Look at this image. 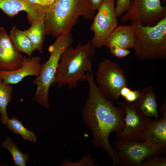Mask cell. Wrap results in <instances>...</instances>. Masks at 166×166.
Listing matches in <instances>:
<instances>
[{
	"instance_id": "cell-1",
	"label": "cell",
	"mask_w": 166,
	"mask_h": 166,
	"mask_svg": "<svg viewBox=\"0 0 166 166\" xmlns=\"http://www.w3.org/2000/svg\"><path fill=\"white\" fill-rule=\"evenodd\" d=\"M88 97L82 110L84 121L92 133V142L97 148L105 151L113 162V166L120 165L119 153L109 144V137L113 132H122L125 126L124 108L116 107L108 100L97 85L92 72L88 74Z\"/></svg>"
},
{
	"instance_id": "cell-2",
	"label": "cell",
	"mask_w": 166,
	"mask_h": 166,
	"mask_svg": "<svg viewBox=\"0 0 166 166\" xmlns=\"http://www.w3.org/2000/svg\"><path fill=\"white\" fill-rule=\"evenodd\" d=\"M96 53L90 41L67 48L60 57L52 85L56 84L59 88H76L78 83L86 81L87 75L92 72L91 59Z\"/></svg>"
},
{
	"instance_id": "cell-3",
	"label": "cell",
	"mask_w": 166,
	"mask_h": 166,
	"mask_svg": "<svg viewBox=\"0 0 166 166\" xmlns=\"http://www.w3.org/2000/svg\"><path fill=\"white\" fill-rule=\"evenodd\" d=\"M43 7L45 35L54 37L71 33L79 16L93 19L96 14L88 0H57Z\"/></svg>"
},
{
	"instance_id": "cell-4",
	"label": "cell",
	"mask_w": 166,
	"mask_h": 166,
	"mask_svg": "<svg viewBox=\"0 0 166 166\" xmlns=\"http://www.w3.org/2000/svg\"><path fill=\"white\" fill-rule=\"evenodd\" d=\"M135 36V56L141 60L162 61L166 58V17L153 26L131 22Z\"/></svg>"
},
{
	"instance_id": "cell-5",
	"label": "cell",
	"mask_w": 166,
	"mask_h": 166,
	"mask_svg": "<svg viewBox=\"0 0 166 166\" xmlns=\"http://www.w3.org/2000/svg\"><path fill=\"white\" fill-rule=\"evenodd\" d=\"M73 42L71 33L56 37L54 42L49 48L50 53L49 59L42 65L40 74L33 81V84L37 86L33 99L46 109L49 108V88L53 82L60 57Z\"/></svg>"
},
{
	"instance_id": "cell-6",
	"label": "cell",
	"mask_w": 166,
	"mask_h": 166,
	"mask_svg": "<svg viewBox=\"0 0 166 166\" xmlns=\"http://www.w3.org/2000/svg\"><path fill=\"white\" fill-rule=\"evenodd\" d=\"M96 81L105 96L113 101L119 99L122 87L128 86L123 69L118 63L109 58H105L98 63Z\"/></svg>"
},
{
	"instance_id": "cell-7",
	"label": "cell",
	"mask_w": 166,
	"mask_h": 166,
	"mask_svg": "<svg viewBox=\"0 0 166 166\" xmlns=\"http://www.w3.org/2000/svg\"><path fill=\"white\" fill-rule=\"evenodd\" d=\"M166 17V6L160 0H131L130 8L120 22L137 21L142 26H153Z\"/></svg>"
},
{
	"instance_id": "cell-8",
	"label": "cell",
	"mask_w": 166,
	"mask_h": 166,
	"mask_svg": "<svg viewBox=\"0 0 166 166\" xmlns=\"http://www.w3.org/2000/svg\"><path fill=\"white\" fill-rule=\"evenodd\" d=\"M116 0H104L95 15L90 29L94 35L90 41L95 48H101L110 34L118 26L115 10Z\"/></svg>"
},
{
	"instance_id": "cell-9",
	"label": "cell",
	"mask_w": 166,
	"mask_h": 166,
	"mask_svg": "<svg viewBox=\"0 0 166 166\" xmlns=\"http://www.w3.org/2000/svg\"><path fill=\"white\" fill-rule=\"evenodd\" d=\"M116 103L124 108L126 115L125 127L122 132L116 133V140L145 142V134L152 118L139 113L131 103L118 102Z\"/></svg>"
},
{
	"instance_id": "cell-10",
	"label": "cell",
	"mask_w": 166,
	"mask_h": 166,
	"mask_svg": "<svg viewBox=\"0 0 166 166\" xmlns=\"http://www.w3.org/2000/svg\"><path fill=\"white\" fill-rule=\"evenodd\" d=\"M114 144L119 153L120 165L123 166H141L145 160L156 154L146 142L116 140Z\"/></svg>"
},
{
	"instance_id": "cell-11",
	"label": "cell",
	"mask_w": 166,
	"mask_h": 166,
	"mask_svg": "<svg viewBox=\"0 0 166 166\" xmlns=\"http://www.w3.org/2000/svg\"><path fill=\"white\" fill-rule=\"evenodd\" d=\"M23 58L5 29L0 27V70L11 71L20 68Z\"/></svg>"
},
{
	"instance_id": "cell-12",
	"label": "cell",
	"mask_w": 166,
	"mask_h": 166,
	"mask_svg": "<svg viewBox=\"0 0 166 166\" xmlns=\"http://www.w3.org/2000/svg\"><path fill=\"white\" fill-rule=\"evenodd\" d=\"M0 9L10 18L13 17L21 11H25L30 24L35 21H44V8L31 4L27 0H0Z\"/></svg>"
},
{
	"instance_id": "cell-13",
	"label": "cell",
	"mask_w": 166,
	"mask_h": 166,
	"mask_svg": "<svg viewBox=\"0 0 166 166\" xmlns=\"http://www.w3.org/2000/svg\"><path fill=\"white\" fill-rule=\"evenodd\" d=\"M41 58L39 56L31 57L23 56L22 66L13 71L0 70V80L6 84H15L21 81L26 77L40 74L42 67Z\"/></svg>"
},
{
	"instance_id": "cell-14",
	"label": "cell",
	"mask_w": 166,
	"mask_h": 166,
	"mask_svg": "<svg viewBox=\"0 0 166 166\" xmlns=\"http://www.w3.org/2000/svg\"><path fill=\"white\" fill-rule=\"evenodd\" d=\"M144 140L157 155H165L166 152V118H152L145 133Z\"/></svg>"
},
{
	"instance_id": "cell-15",
	"label": "cell",
	"mask_w": 166,
	"mask_h": 166,
	"mask_svg": "<svg viewBox=\"0 0 166 166\" xmlns=\"http://www.w3.org/2000/svg\"><path fill=\"white\" fill-rule=\"evenodd\" d=\"M156 97L152 86L149 85L140 91L139 97L132 104V105L136 110L144 116L159 118L160 117L157 109Z\"/></svg>"
},
{
	"instance_id": "cell-16",
	"label": "cell",
	"mask_w": 166,
	"mask_h": 166,
	"mask_svg": "<svg viewBox=\"0 0 166 166\" xmlns=\"http://www.w3.org/2000/svg\"><path fill=\"white\" fill-rule=\"evenodd\" d=\"M135 36L131 25L117 26L109 35L104 44L109 49L117 46L126 49L133 48Z\"/></svg>"
},
{
	"instance_id": "cell-17",
	"label": "cell",
	"mask_w": 166,
	"mask_h": 166,
	"mask_svg": "<svg viewBox=\"0 0 166 166\" xmlns=\"http://www.w3.org/2000/svg\"><path fill=\"white\" fill-rule=\"evenodd\" d=\"M27 30H24L35 50L41 53L45 35V25L44 21L34 22Z\"/></svg>"
},
{
	"instance_id": "cell-18",
	"label": "cell",
	"mask_w": 166,
	"mask_h": 166,
	"mask_svg": "<svg viewBox=\"0 0 166 166\" xmlns=\"http://www.w3.org/2000/svg\"><path fill=\"white\" fill-rule=\"evenodd\" d=\"M14 46L20 53L26 54L29 57L35 50L24 31L18 29L14 26L12 28L9 35Z\"/></svg>"
},
{
	"instance_id": "cell-19",
	"label": "cell",
	"mask_w": 166,
	"mask_h": 166,
	"mask_svg": "<svg viewBox=\"0 0 166 166\" xmlns=\"http://www.w3.org/2000/svg\"><path fill=\"white\" fill-rule=\"evenodd\" d=\"M13 90V87L11 84L4 83L0 80V120L2 124H6L9 119L6 108L12 99Z\"/></svg>"
},
{
	"instance_id": "cell-20",
	"label": "cell",
	"mask_w": 166,
	"mask_h": 166,
	"mask_svg": "<svg viewBox=\"0 0 166 166\" xmlns=\"http://www.w3.org/2000/svg\"><path fill=\"white\" fill-rule=\"evenodd\" d=\"M1 146L10 153L15 166L26 165V163L29 160V155L20 151L10 136H8L6 137L3 141Z\"/></svg>"
},
{
	"instance_id": "cell-21",
	"label": "cell",
	"mask_w": 166,
	"mask_h": 166,
	"mask_svg": "<svg viewBox=\"0 0 166 166\" xmlns=\"http://www.w3.org/2000/svg\"><path fill=\"white\" fill-rule=\"evenodd\" d=\"M6 124L10 131L20 135L24 140L35 143L37 142V137L34 133L27 129L17 118L14 117L11 119H9Z\"/></svg>"
},
{
	"instance_id": "cell-22",
	"label": "cell",
	"mask_w": 166,
	"mask_h": 166,
	"mask_svg": "<svg viewBox=\"0 0 166 166\" xmlns=\"http://www.w3.org/2000/svg\"><path fill=\"white\" fill-rule=\"evenodd\" d=\"M95 160L92 157L91 155L88 153L86 156L83 155L81 160L77 162H73L69 160H64L60 164V165L62 166H99V164H95Z\"/></svg>"
},
{
	"instance_id": "cell-23",
	"label": "cell",
	"mask_w": 166,
	"mask_h": 166,
	"mask_svg": "<svg viewBox=\"0 0 166 166\" xmlns=\"http://www.w3.org/2000/svg\"><path fill=\"white\" fill-rule=\"evenodd\" d=\"M166 157L162 156L155 154L145 160L141 166H166Z\"/></svg>"
},
{
	"instance_id": "cell-24",
	"label": "cell",
	"mask_w": 166,
	"mask_h": 166,
	"mask_svg": "<svg viewBox=\"0 0 166 166\" xmlns=\"http://www.w3.org/2000/svg\"><path fill=\"white\" fill-rule=\"evenodd\" d=\"M115 11L117 18L121 16L130 8L131 0H116Z\"/></svg>"
},
{
	"instance_id": "cell-25",
	"label": "cell",
	"mask_w": 166,
	"mask_h": 166,
	"mask_svg": "<svg viewBox=\"0 0 166 166\" xmlns=\"http://www.w3.org/2000/svg\"><path fill=\"white\" fill-rule=\"evenodd\" d=\"M110 52L118 58L125 57L129 55L131 52L127 49L117 46H113L109 48Z\"/></svg>"
},
{
	"instance_id": "cell-26",
	"label": "cell",
	"mask_w": 166,
	"mask_h": 166,
	"mask_svg": "<svg viewBox=\"0 0 166 166\" xmlns=\"http://www.w3.org/2000/svg\"><path fill=\"white\" fill-rule=\"evenodd\" d=\"M140 94V91L139 90H132L130 89L123 98L126 102L132 103L136 101Z\"/></svg>"
},
{
	"instance_id": "cell-27",
	"label": "cell",
	"mask_w": 166,
	"mask_h": 166,
	"mask_svg": "<svg viewBox=\"0 0 166 166\" xmlns=\"http://www.w3.org/2000/svg\"><path fill=\"white\" fill-rule=\"evenodd\" d=\"M91 7L95 11L98 10L104 0H88Z\"/></svg>"
},
{
	"instance_id": "cell-28",
	"label": "cell",
	"mask_w": 166,
	"mask_h": 166,
	"mask_svg": "<svg viewBox=\"0 0 166 166\" xmlns=\"http://www.w3.org/2000/svg\"><path fill=\"white\" fill-rule=\"evenodd\" d=\"M30 3L41 6L43 7L51 5L47 0H27Z\"/></svg>"
},
{
	"instance_id": "cell-29",
	"label": "cell",
	"mask_w": 166,
	"mask_h": 166,
	"mask_svg": "<svg viewBox=\"0 0 166 166\" xmlns=\"http://www.w3.org/2000/svg\"><path fill=\"white\" fill-rule=\"evenodd\" d=\"M161 118H166V101L165 100L159 111Z\"/></svg>"
},
{
	"instance_id": "cell-30",
	"label": "cell",
	"mask_w": 166,
	"mask_h": 166,
	"mask_svg": "<svg viewBox=\"0 0 166 166\" xmlns=\"http://www.w3.org/2000/svg\"><path fill=\"white\" fill-rule=\"evenodd\" d=\"M51 4L57 0H47Z\"/></svg>"
},
{
	"instance_id": "cell-31",
	"label": "cell",
	"mask_w": 166,
	"mask_h": 166,
	"mask_svg": "<svg viewBox=\"0 0 166 166\" xmlns=\"http://www.w3.org/2000/svg\"><path fill=\"white\" fill-rule=\"evenodd\" d=\"M166 3V0H162L161 4H165Z\"/></svg>"
}]
</instances>
